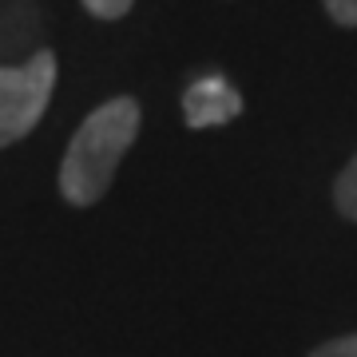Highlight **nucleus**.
<instances>
[{"instance_id": "5", "label": "nucleus", "mask_w": 357, "mask_h": 357, "mask_svg": "<svg viewBox=\"0 0 357 357\" xmlns=\"http://www.w3.org/2000/svg\"><path fill=\"white\" fill-rule=\"evenodd\" d=\"M131 4H135V0H84V8H88L96 20H119V16L131 13Z\"/></svg>"}, {"instance_id": "1", "label": "nucleus", "mask_w": 357, "mask_h": 357, "mask_svg": "<svg viewBox=\"0 0 357 357\" xmlns=\"http://www.w3.org/2000/svg\"><path fill=\"white\" fill-rule=\"evenodd\" d=\"M139 103L131 96H115L79 123L60 163V191L72 206H91L107 195L115 167L139 135Z\"/></svg>"}, {"instance_id": "2", "label": "nucleus", "mask_w": 357, "mask_h": 357, "mask_svg": "<svg viewBox=\"0 0 357 357\" xmlns=\"http://www.w3.org/2000/svg\"><path fill=\"white\" fill-rule=\"evenodd\" d=\"M56 88V56L32 52L24 64H0V147H13L36 128Z\"/></svg>"}, {"instance_id": "3", "label": "nucleus", "mask_w": 357, "mask_h": 357, "mask_svg": "<svg viewBox=\"0 0 357 357\" xmlns=\"http://www.w3.org/2000/svg\"><path fill=\"white\" fill-rule=\"evenodd\" d=\"M243 112V96L230 88L222 76H203L195 79L183 96V115L187 128H222Z\"/></svg>"}, {"instance_id": "6", "label": "nucleus", "mask_w": 357, "mask_h": 357, "mask_svg": "<svg viewBox=\"0 0 357 357\" xmlns=\"http://www.w3.org/2000/svg\"><path fill=\"white\" fill-rule=\"evenodd\" d=\"M310 357H357V333H349V337H333V342L318 345Z\"/></svg>"}, {"instance_id": "4", "label": "nucleus", "mask_w": 357, "mask_h": 357, "mask_svg": "<svg viewBox=\"0 0 357 357\" xmlns=\"http://www.w3.org/2000/svg\"><path fill=\"white\" fill-rule=\"evenodd\" d=\"M333 203H337V211H342L345 218L357 222V155L345 163V171L337 175V183H333Z\"/></svg>"}, {"instance_id": "7", "label": "nucleus", "mask_w": 357, "mask_h": 357, "mask_svg": "<svg viewBox=\"0 0 357 357\" xmlns=\"http://www.w3.org/2000/svg\"><path fill=\"white\" fill-rule=\"evenodd\" d=\"M321 4L342 28H357V0H321Z\"/></svg>"}]
</instances>
